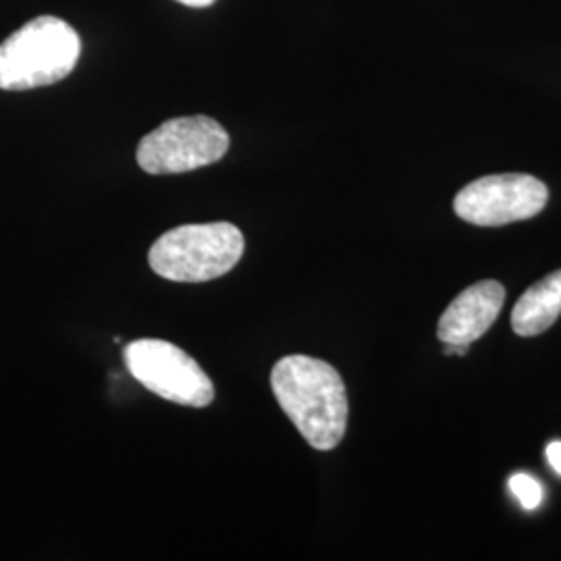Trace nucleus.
Masks as SVG:
<instances>
[{
    "label": "nucleus",
    "mask_w": 561,
    "mask_h": 561,
    "mask_svg": "<svg viewBox=\"0 0 561 561\" xmlns=\"http://www.w3.org/2000/svg\"><path fill=\"white\" fill-rule=\"evenodd\" d=\"M175 2H181V4H185V7H192V9H204V7H210V4H215L217 0H175Z\"/></svg>",
    "instance_id": "obj_12"
},
{
    "label": "nucleus",
    "mask_w": 561,
    "mask_h": 561,
    "mask_svg": "<svg viewBox=\"0 0 561 561\" xmlns=\"http://www.w3.org/2000/svg\"><path fill=\"white\" fill-rule=\"evenodd\" d=\"M561 314V268L524 291L512 312V329L520 337L545 333Z\"/></svg>",
    "instance_id": "obj_8"
},
{
    "label": "nucleus",
    "mask_w": 561,
    "mask_h": 561,
    "mask_svg": "<svg viewBox=\"0 0 561 561\" xmlns=\"http://www.w3.org/2000/svg\"><path fill=\"white\" fill-rule=\"evenodd\" d=\"M549 190L541 180L524 173L489 175L461 187L454 210L461 221L479 227H503L542 213Z\"/></svg>",
    "instance_id": "obj_6"
},
{
    "label": "nucleus",
    "mask_w": 561,
    "mask_h": 561,
    "mask_svg": "<svg viewBox=\"0 0 561 561\" xmlns=\"http://www.w3.org/2000/svg\"><path fill=\"white\" fill-rule=\"evenodd\" d=\"M80 55V36L67 21L36 18L0 44V90L21 92L65 80Z\"/></svg>",
    "instance_id": "obj_2"
},
{
    "label": "nucleus",
    "mask_w": 561,
    "mask_h": 561,
    "mask_svg": "<svg viewBox=\"0 0 561 561\" xmlns=\"http://www.w3.org/2000/svg\"><path fill=\"white\" fill-rule=\"evenodd\" d=\"M468 352H470L468 343H445V350H443L445 356H466Z\"/></svg>",
    "instance_id": "obj_11"
},
{
    "label": "nucleus",
    "mask_w": 561,
    "mask_h": 561,
    "mask_svg": "<svg viewBox=\"0 0 561 561\" xmlns=\"http://www.w3.org/2000/svg\"><path fill=\"white\" fill-rule=\"evenodd\" d=\"M510 491L516 495L524 510H537L542 502V486L528 474H514L510 479Z\"/></svg>",
    "instance_id": "obj_9"
},
{
    "label": "nucleus",
    "mask_w": 561,
    "mask_h": 561,
    "mask_svg": "<svg viewBox=\"0 0 561 561\" xmlns=\"http://www.w3.org/2000/svg\"><path fill=\"white\" fill-rule=\"evenodd\" d=\"M229 150V134L206 115L178 117L144 136L138 164L150 175H178L221 161Z\"/></svg>",
    "instance_id": "obj_4"
},
{
    "label": "nucleus",
    "mask_w": 561,
    "mask_h": 561,
    "mask_svg": "<svg viewBox=\"0 0 561 561\" xmlns=\"http://www.w3.org/2000/svg\"><path fill=\"white\" fill-rule=\"evenodd\" d=\"M123 360L131 377L162 400L190 408H206L215 400V385L201 364L169 341H131Z\"/></svg>",
    "instance_id": "obj_5"
},
{
    "label": "nucleus",
    "mask_w": 561,
    "mask_h": 561,
    "mask_svg": "<svg viewBox=\"0 0 561 561\" xmlns=\"http://www.w3.org/2000/svg\"><path fill=\"white\" fill-rule=\"evenodd\" d=\"M243 248V233L231 222L183 225L152 243L148 262L162 279L206 283L233 271Z\"/></svg>",
    "instance_id": "obj_3"
},
{
    "label": "nucleus",
    "mask_w": 561,
    "mask_h": 561,
    "mask_svg": "<svg viewBox=\"0 0 561 561\" xmlns=\"http://www.w3.org/2000/svg\"><path fill=\"white\" fill-rule=\"evenodd\" d=\"M271 389L310 447L331 451L340 445L350 408L343 379L329 362L285 356L271 370Z\"/></svg>",
    "instance_id": "obj_1"
},
{
    "label": "nucleus",
    "mask_w": 561,
    "mask_h": 561,
    "mask_svg": "<svg viewBox=\"0 0 561 561\" xmlns=\"http://www.w3.org/2000/svg\"><path fill=\"white\" fill-rule=\"evenodd\" d=\"M505 287L500 280H479L447 306L437 327L443 343H472L493 327L502 312Z\"/></svg>",
    "instance_id": "obj_7"
},
{
    "label": "nucleus",
    "mask_w": 561,
    "mask_h": 561,
    "mask_svg": "<svg viewBox=\"0 0 561 561\" xmlns=\"http://www.w3.org/2000/svg\"><path fill=\"white\" fill-rule=\"evenodd\" d=\"M547 461L551 463V468L561 474V442H553L547 445Z\"/></svg>",
    "instance_id": "obj_10"
}]
</instances>
